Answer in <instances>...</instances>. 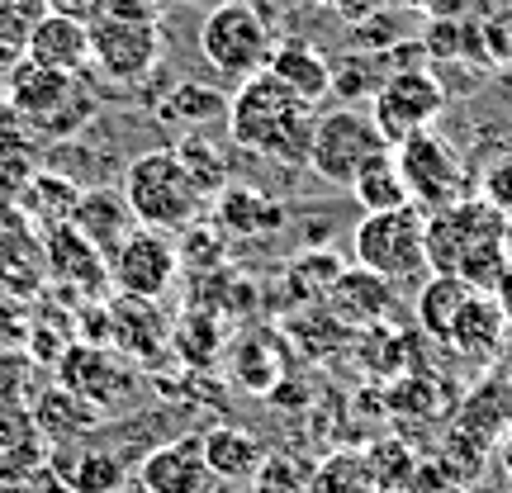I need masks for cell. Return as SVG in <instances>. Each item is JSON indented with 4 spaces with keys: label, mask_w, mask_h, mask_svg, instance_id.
Wrapping results in <instances>:
<instances>
[{
    "label": "cell",
    "mask_w": 512,
    "mask_h": 493,
    "mask_svg": "<svg viewBox=\"0 0 512 493\" xmlns=\"http://www.w3.org/2000/svg\"><path fill=\"white\" fill-rule=\"evenodd\" d=\"M313 128H318L313 105L299 100L271 72L247 76L228 100V138H233V147L271 157L280 166H309Z\"/></svg>",
    "instance_id": "obj_1"
},
{
    "label": "cell",
    "mask_w": 512,
    "mask_h": 493,
    "mask_svg": "<svg viewBox=\"0 0 512 493\" xmlns=\"http://www.w3.org/2000/svg\"><path fill=\"white\" fill-rule=\"evenodd\" d=\"M508 228L484 200H460L451 209L427 214V266L441 275H460L470 290H494L508 271Z\"/></svg>",
    "instance_id": "obj_2"
},
{
    "label": "cell",
    "mask_w": 512,
    "mask_h": 493,
    "mask_svg": "<svg viewBox=\"0 0 512 493\" xmlns=\"http://www.w3.org/2000/svg\"><path fill=\"white\" fill-rule=\"evenodd\" d=\"M124 200L133 209L138 228L185 233V228H195V219L204 209V185L185 171L176 147H152V152H138L128 162Z\"/></svg>",
    "instance_id": "obj_3"
},
{
    "label": "cell",
    "mask_w": 512,
    "mask_h": 493,
    "mask_svg": "<svg viewBox=\"0 0 512 493\" xmlns=\"http://www.w3.org/2000/svg\"><path fill=\"white\" fill-rule=\"evenodd\" d=\"M356 266L384 275L389 285H422L427 266V214L418 204L389 209V214H366L356 223Z\"/></svg>",
    "instance_id": "obj_4"
},
{
    "label": "cell",
    "mask_w": 512,
    "mask_h": 493,
    "mask_svg": "<svg viewBox=\"0 0 512 493\" xmlns=\"http://www.w3.org/2000/svg\"><path fill=\"white\" fill-rule=\"evenodd\" d=\"M200 53L219 76L242 86L247 76L271 67L275 34L256 5H247V0H219L200 24Z\"/></svg>",
    "instance_id": "obj_5"
},
{
    "label": "cell",
    "mask_w": 512,
    "mask_h": 493,
    "mask_svg": "<svg viewBox=\"0 0 512 493\" xmlns=\"http://www.w3.org/2000/svg\"><path fill=\"white\" fill-rule=\"evenodd\" d=\"M384 152H394V147L384 143L380 124L370 119V105H337V110L318 114L309 171H318L328 185H347L351 190V181Z\"/></svg>",
    "instance_id": "obj_6"
},
{
    "label": "cell",
    "mask_w": 512,
    "mask_h": 493,
    "mask_svg": "<svg viewBox=\"0 0 512 493\" xmlns=\"http://www.w3.org/2000/svg\"><path fill=\"white\" fill-rule=\"evenodd\" d=\"M5 95H10L15 114H24V119H29L38 133H48V138L72 133V128L86 124L91 110H95V100L81 91V81H76V76L43 72V67L29 62V57H24L19 67H10Z\"/></svg>",
    "instance_id": "obj_7"
},
{
    "label": "cell",
    "mask_w": 512,
    "mask_h": 493,
    "mask_svg": "<svg viewBox=\"0 0 512 493\" xmlns=\"http://www.w3.org/2000/svg\"><path fill=\"white\" fill-rule=\"evenodd\" d=\"M394 162H399L403 181H408V195L422 214H437V209H451V204L465 200V166L451 152L446 138H437L432 128H422L413 138H403L394 147Z\"/></svg>",
    "instance_id": "obj_8"
},
{
    "label": "cell",
    "mask_w": 512,
    "mask_h": 493,
    "mask_svg": "<svg viewBox=\"0 0 512 493\" xmlns=\"http://www.w3.org/2000/svg\"><path fill=\"white\" fill-rule=\"evenodd\" d=\"M446 86H441V76L432 67H422V72H389L384 76V86L375 91L370 100V119L380 124L384 143L399 147L403 138H413L422 128H432L441 110H446Z\"/></svg>",
    "instance_id": "obj_9"
},
{
    "label": "cell",
    "mask_w": 512,
    "mask_h": 493,
    "mask_svg": "<svg viewBox=\"0 0 512 493\" xmlns=\"http://www.w3.org/2000/svg\"><path fill=\"white\" fill-rule=\"evenodd\" d=\"M181 275V247L171 242V233L157 228H133L124 238V247L110 256V285L119 290V299H143L157 304Z\"/></svg>",
    "instance_id": "obj_10"
},
{
    "label": "cell",
    "mask_w": 512,
    "mask_h": 493,
    "mask_svg": "<svg viewBox=\"0 0 512 493\" xmlns=\"http://www.w3.org/2000/svg\"><path fill=\"white\" fill-rule=\"evenodd\" d=\"M157 62H162V29L157 24L110 19V15H100L91 24V67L105 81L133 86V81L157 72Z\"/></svg>",
    "instance_id": "obj_11"
},
{
    "label": "cell",
    "mask_w": 512,
    "mask_h": 493,
    "mask_svg": "<svg viewBox=\"0 0 512 493\" xmlns=\"http://www.w3.org/2000/svg\"><path fill=\"white\" fill-rule=\"evenodd\" d=\"M57 384H67L72 394L95 403L100 413L114 408L119 399L133 394V370L114 356L110 347H91V342H72L57 361Z\"/></svg>",
    "instance_id": "obj_12"
},
{
    "label": "cell",
    "mask_w": 512,
    "mask_h": 493,
    "mask_svg": "<svg viewBox=\"0 0 512 493\" xmlns=\"http://www.w3.org/2000/svg\"><path fill=\"white\" fill-rule=\"evenodd\" d=\"M143 493H214V470L204 460V437H171L138 465Z\"/></svg>",
    "instance_id": "obj_13"
},
{
    "label": "cell",
    "mask_w": 512,
    "mask_h": 493,
    "mask_svg": "<svg viewBox=\"0 0 512 493\" xmlns=\"http://www.w3.org/2000/svg\"><path fill=\"white\" fill-rule=\"evenodd\" d=\"M24 57L43 72L81 76L91 67V24H76L67 15H38L24 38Z\"/></svg>",
    "instance_id": "obj_14"
},
{
    "label": "cell",
    "mask_w": 512,
    "mask_h": 493,
    "mask_svg": "<svg viewBox=\"0 0 512 493\" xmlns=\"http://www.w3.org/2000/svg\"><path fill=\"white\" fill-rule=\"evenodd\" d=\"M43 256H48V271L81 294H100L110 285V256L100 252L76 223L48 228L43 233Z\"/></svg>",
    "instance_id": "obj_15"
},
{
    "label": "cell",
    "mask_w": 512,
    "mask_h": 493,
    "mask_svg": "<svg viewBox=\"0 0 512 493\" xmlns=\"http://www.w3.org/2000/svg\"><path fill=\"white\" fill-rule=\"evenodd\" d=\"M328 313L347 328H375L389 318V304H394V285L384 275L366 271V266H347L342 280L328 290Z\"/></svg>",
    "instance_id": "obj_16"
},
{
    "label": "cell",
    "mask_w": 512,
    "mask_h": 493,
    "mask_svg": "<svg viewBox=\"0 0 512 493\" xmlns=\"http://www.w3.org/2000/svg\"><path fill=\"white\" fill-rule=\"evenodd\" d=\"M29 413H34L38 437L53 441V446H72V441L100 432V422H105V413H100L95 403H86L81 394H72L67 384H48V389H38V399H34Z\"/></svg>",
    "instance_id": "obj_17"
},
{
    "label": "cell",
    "mask_w": 512,
    "mask_h": 493,
    "mask_svg": "<svg viewBox=\"0 0 512 493\" xmlns=\"http://www.w3.org/2000/svg\"><path fill=\"white\" fill-rule=\"evenodd\" d=\"M48 470H53L72 493H119L124 489V456L100 451V446H53L48 451Z\"/></svg>",
    "instance_id": "obj_18"
},
{
    "label": "cell",
    "mask_w": 512,
    "mask_h": 493,
    "mask_svg": "<svg viewBox=\"0 0 512 493\" xmlns=\"http://www.w3.org/2000/svg\"><path fill=\"white\" fill-rule=\"evenodd\" d=\"M418 43L427 48V62H432V67H451V62L489 67V57H484V19L427 15L418 29Z\"/></svg>",
    "instance_id": "obj_19"
},
{
    "label": "cell",
    "mask_w": 512,
    "mask_h": 493,
    "mask_svg": "<svg viewBox=\"0 0 512 493\" xmlns=\"http://www.w3.org/2000/svg\"><path fill=\"white\" fill-rule=\"evenodd\" d=\"M214 228L233 233V238H261V233H280L285 228V204L261 195L252 185H223L219 204H214Z\"/></svg>",
    "instance_id": "obj_20"
},
{
    "label": "cell",
    "mask_w": 512,
    "mask_h": 493,
    "mask_svg": "<svg viewBox=\"0 0 512 493\" xmlns=\"http://www.w3.org/2000/svg\"><path fill=\"white\" fill-rule=\"evenodd\" d=\"M503 332H508V318H503V309H498V299L494 294H484V290H475L470 299H465V309H460L456 328H451V337H446V347L456 351V356H465V361H494Z\"/></svg>",
    "instance_id": "obj_21"
},
{
    "label": "cell",
    "mask_w": 512,
    "mask_h": 493,
    "mask_svg": "<svg viewBox=\"0 0 512 493\" xmlns=\"http://www.w3.org/2000/svg\"><path fill=\"white\" fill-rule=\"evenodd\" d=\"M228 370L233 384L247 394H275V384L285 380V347L275 332H242L228 347Z\"/></svg>",
    "instance_id": "obj_22"
},
{
    "label": "cell",
    "mask_w": 512,
    "mask_h": 493,
    "mask_svg": "<svg viewBox=\"0 0 512 493\" xmlns=\"http://www.w3.org/2000/svg\"><path fill=\"white\" fill-rule=\"evenodd\" d=\"M72 223L86 233V238L100 247L105 256H114L124 247V238L133 233V209H128L124 190H110V185H100V190H81V204H76Z\"/></svg>",
    "instance_id": "obj_23"
},
{
    "label": "cell",
    "mask_w": 512,
    "mask_h": 493,
    "mask_svg": "<svg viewBox=\"0 0 512 493\" xmlns=\"http://www.w3.org/2000/svg\"><path fill=\"white\" fill-rule=\"evenodd\" d=\"M204 460L219 484H242V479H256L261 465H266V446L247 432V427H233V422H219L204 432Z\"/></svg>",
    "instance_id": "obj_24"
},
{
    "label": "cell",
    "mask_w": 512,
    "mask_h": 493,
    "mask_svg": "<svg viewBox=\"0 0 512 493\" xmlns=\"http://www.w3.org/2000/svg\"><path fill=\"white\" fill-rule=\"evenodd\" d=\"M456 427L494 446V441L512 427V380H508V375H498V370H494V375H484V380H479L475 389L460 399Z\"/></svg>",
    "instance_id": "obj_25"
},
{
    "label": "cell",
    "mask_w": 512,
    "mask_h": 493,
    "mask_svg": "<svg viewBox=\"0 0 512 493\" xmlns=\"http://www.w3.org/2000/svg\"><path fill=\"white\" fill-rule=\"evenodd\" d=\"M266 72L280 76V81H285L299 100H309V105H318V100H328L332 95V62L318 53L313 43H299V38L275 43L271 67H266Z\"/></svg>",
    "instance_id": "obj_26"
},
{
    "label": "cell",
    "mask_w": 512,
    "mask_h": 493,
    "mask_svg": "<svg viewBox=\"0 0 512 493\" xmlns=\"http://www.w3.org/2000/svg\"><path fill=\"white\" fill-rule=\"evenodd\" d=\"M110 342L119 351H128V356H138V361H157L166 351V342H171V328L157 323L152 304L119 299V304H110Z\"/></svg>",
    "instance_id": "obj_27"
},
{
    "label": "cell",
    "mask_w": 512,
    "mask_h": 493,
    "mask_svg": "<svg viewBox=\"0 0 512 493\" xmlns=\"http://www.w3.org/2000/svg\"><path fill=\"white\" fill-rule=\"evenodd\" d=\"M470 294H475V290H470V285H465L460 275L432 271V275H427V280L418 285V304H413V309H418V328L427 332L432 342H446Z\"/></svg>",
    "instance_id": "obj_28"
},
{
    "label": "cell",
    "mask_w": 512,
    "mask_h": 493,
    "mask_svg": "<svg viewBox=\"0 0 512 493\" xmlns=\"http://www.w3.org/2000/svg\"><path fill=\"white\" fill-rule=\"evenodd\" d=\"M228 100H233V95L214 91V86H204V81H176V86L157 100V119H162V124H185V128L219 124V119H228Z\"/></svg>",
    "instance_id": "obj_29"
},
{
    "label": "cell",
    "mask_w": 512,
    "mask_h": 493,
    "mask_svg": "<svg viewBox=\"0 0 512 493\" xmlns=\"http://www.w3.org/2000/svg\"><path fill=\"white\" fill-rule=\"evenodd\" d=\"M24 214L48 233V228H62V223H72L76 204H81V185L67 181V176H57V171H38L24 181Z\"/></svg>",
    "instance_id": "obj_30"
},
{
    "label": "cell",
    "mask_w": 512,
    "mask_h": 493,
    "mask_svg": "<svg viewBox=\"0 0 512 493\" xmlns=\"http://www.w3.org/2000/svg\"><path fill=\"white\" fill-rule=\"evenodd\" d=\"M171 347H176V356H181L185 366L209 370L223 356V323H219V313L185 309L181 318H176V328H171Z\"/></svg>",
    "instance_id": "obj_31"
},
{
    "label": "cell",
    "mask_w": 512,
    "mask_h": 493,
    "mask_svg": "<svg viewBox=\"0 0 512 493\" xmlns=\"http://www.w3.org/2000/svg\"><path fill=\"white\" fill-rule=\"evenodd\" d=\"M351 195H356V204H361L366 214H389V209H408V204H413L408 181H403L399 162H394V152L375 157V162L351 181Z\"/></svg>",
    "instance_id": "obj_32"
},
{
    "label": "cell",
    "mask_w": 512,
    "mask_h": 493,
    "mask_svg": "<svg viewBox=\"0 0 512 493\" xmlns=\"http://www.w3.org/2000/svg\"><path fill=\"white\" fill-rule=\"evenodd\" d=\"M384 76H389L384 53H356L351 48V53H342L332 62V95L342 105H370L375 91L384 86Z\"/></svg>",
    "instance_id": "obj_33"
},
{
    "label": "cell",
    "mask_w": 512,
    "mask_h": 493,
    "mask_svg": "<svg viewBox=\"0 0 512 493\" xmlns=\"http://www.w3.org/2000/svg\"><path fill=\"white\" fill-rule=\"evenodd\" d=\"M356 361L375 375V380H399L408 375V337L389 323H375V328H361V342H356Z\"/></svg>",
    "instance_id": "obj_34"
},
{
    "label": "cell",
    "mask_w": 512,
    "mask_h": 493,
    "mask_svg": "<svg viewBox=\"0 0 512 493\" xmlns=\"http://www.w3.org/2000/svg\"><path fill=\"white\" fill-rule=\"evenodd\" d=\"M384 408L399 413V418H437L441 408H446L441 375L408 370V375H399V380H389V389H384Z\"/></svg>",
    "instance_id": "obj_35"
},
{
    "label": "cell",
    "mask_w": 512,
    "mask_h": 493,
    "mask_svg": "<svg viewBox=\"0 0 512 493\" xmlns=\"http://www.w3.org/2000/svg\"><path fill=\"white\" fill-rule=\"evenodd\" d=\"M304 493H375V475H370L366 451H332L309 475Z\"/></svg>",
    "instance_id": "obj_36"
},
{
    "label": "cell",
    "mask_w": 512,
    "mask_h": 493,
    "mask_svg": "<svg viewBox=\"0 0 512 493\" xmlns=\"http://www.w3.org/2000/svg\"><path fill=\"white\" fill-rule=\"evenodd\" d=\"M441 470L451 475V484L456 489H465V484H479V475H484V460H489V441L470 437V432H460V427H451V437H446V446H441Z\"/></svg>",
    "instance_id": "obj_37"
},
{
    "label": "cell",
    "mask_w": 512,
    "mask_h": 493,
    "mask_svg": "<svg viewBox=\"0 0 512 493\" xmlns=\"http://www.w3.org/2000/svg\"><path fill=\"white\" fill-rule=\"evenodd\" d=\"M366 460H370V475H375V493H403L422 456H413L403 441H375L366 451Z\"/></svg>",
    "instance_id": "obj_38"
},
{
    "label": "cell",
    "mask_w": 512,
    "mask_h": 493,
    "mask_svg": "<svg viewBox=\"0 0 512 493\" xmlns=\"http://www.w3.org/2000/svg\"><path fill=\"white\" fill-rule=\"evenodd\" d=\"M342 256L337 252H304L294 256L290 266V285L299 290V299H328V290L342 280Z\"/></svg>",
    "instance_id": "obj_39"
},
{
    "label": "cell",
    "mask_w": 512,
    "mask_h": 493,
    "mask_svg": "<svg viewBox=\"0 0 512 493\" xmlns=\"http://www.w3.org/2000/svg\"><path fill=\"white\" fill-rule=\"evenodd\" d=\"M394 43H403V24H399V10H375L366 15L361 24H351V48L356 53H389Z\"/></svg>",
    "instance_id": "obj_40"
},
{
    "label": "cell",
    "mask_w": 512,
    "mask_h": 493,
    "mask_svg": "<svg viewBox=\"0 0 512 493\" xmlns=\"http://www.w3.org/2000/svg\"><path fill=\"white\" fill-rule=\"evenodd\" d=\"M0 408H34V366L15 351H0Z\"/></svg>",
    "instance_id": "obj_41"
},
{
    "label": "cell",
    "mask_w": 512,
    "mask_h": 493,
    "mask_svg": "<svg viewBox=\"0 0 512 493\" xmlns=\"http://www.w3.org/2000/svg\"><path fill=\"white\" fill-rule=\"evenodd\" d=\"M176 157L185 162V171L195 176V181L204 185V195H214V190H223V162L214 157V147L204 143V138H185L181 147H176Z\"/></svg>",
    "instance_id": "obj_42"
},
{
    "label": "cell",
    "mask_w": 512,
    "mask_h": 493,
    "mask_svg": "<svg viewBox=\"0 0 512 493\" xmlns=\"http://www.w3.org/2000/svg\"><path fill=\"white\" fill-rule=\"evenodd\" d=\"M484 57H489V67L512 72V0L508 5H494L484 15Z\"/></svg>",
    "instance_id": "obj_43"
},
{
    "label": "cell",
    "mask_w": 512,
    "mask_h": 493,
    "mask_svg": "<svg viewBox=\"0 0 512 493\" xmlns=\"http://www.w3.org/2000/svg\"><path fill=\"white\" fill-rule=\"evenodd\" d=\"M479 200L489 204L494 214H503V219L512 223V152L484 166V185H479Z\"/></svg>",
    "instance_id": "obj_44"
},
{
    "label": "cell",
    "mask_w": 512,
    "mask_h": 493,
    "mask_svg": "<svg viewBox=\"0 0 512 493\" xmlns=\"http://www.w3.org/2000/svg\"><path fill=\"white\" fill-rule=\"evenodd\" d=\"M166 10H171V0H105L110 19H138V24H162Z\"/></svg>",
    "instance_id": "obj_45"
},
{
    "label": "cell",
    "mask_w": 512,
    "mask_h": 493,
    "mask_svg": "<svg viewBox=\"0 0 512 493\" xmlns=\"http://www.w3.org/2000/svg\"><path fill=\"white\" fill-rule=\"evenodd\" d=\"M403 493H460L456 484H451V475L441 470V460H418V470H413V479H408V489Z\"/></svg>",
    "instance_id": "obj_46"
},
{
    "label": "cell",
    "mask_w": 512,
    "mask_h": 493,
    "mask_svg": "<svg viewBox=\"0 0 512 493\" xmlns=\"http://www.w3.org/2000/svg\"><path fill=\"white\" fill-rule=\"evenodd\" d=\"M43 10L48 15H67L76 24H95V19L105 15V0H43Z\"/></svg>",
    "instance_id": "obj_47"
},
{
    "label": "cell",
    "mask_w": 512,
    "mask_h": 493,
    "mask_svg": "<svg viewBox=\"0 0 512 493\" xmlns=\"http://www.w3.org/2000/svg\"><path fill=\"white\" fill-rule=\"evenodd\" d=\"M323 5H328V10H337L347 24H361L366 15H375V10H380V0H323Z\"/></svg>",
    "instance_id": "obj_48"
},
{
    "label": "cell",
    "mask_w": 512,
    "mask_h": 493,
    "mask_svg": "<svg viewBox=\"0 0 512 493\" xmlns=\"http://www.w3.org/2000/svg\"><path fill=\"white\" fill-rule=\"evenodd\" d=\"M19 493H72V489H67V484H62V479H57L53 470L43 465L38 475H29V479H24V484H19Z\"/></svg>",
    "instance_id": "obj_49"
},
{
    "label": "cell",
    "mask_w": 512,
    "mask_h": 493,
    "mask_svg": "<svg viewBox=\"0 0 512 493\" xmlns=\"http://www.w3.org/2000/svg\"><path fill=\"white\" fill-rule=\"evenodd\" d=\"M489 294H494V299H498V309H503V318H508V323H512V266H508V271H503V275H498V285H494V290H489Z\"/></svg>",
    "instance_id": "obj_50"
},
{
    "label": "cell",
    "mask_w": 512,
    "mask_h": 493,
    "mask_svg": "<svg viewBox=\"0 0 512 493\" xmlns=\"http://www.w3.org/2000/svg\"><path fill=\"white\" fill-rule=\"evenodd\" d=\"M384 10H399V15H432L437 0H380Z\"/></svg>",
    "instance_id": "obj_51"
},
{
    "label": "cell",
    "mask_w": 512,
    "mask_h": 493,
    "mask_svg": "<svg viewBox=\"0 0 512 493\" xmlns=\"http://www.w3.org/2000/svg\"><path fill=\"white\" fill-rule=\"evenodd\" d=\"M494 370H498V375H508V380H512V323H508V332H503V342H498Z\"/></svg>",
    "instance_id": "obj_52"
},
{
    "label": "cell",
    "mask_w": 512,
    "mask_h": 493,
    "mask_svg": "<svg viewBox=\"0 0 512 493\" xmlns=\"http://www.w3.org/2000/svg\"><path fill=\"white\" fill-rule=\"evenodd\" d=\"M299 5H323V0H299Z\"/></svg>",
    "instance_id": "obj_53"
}]
</instances>
